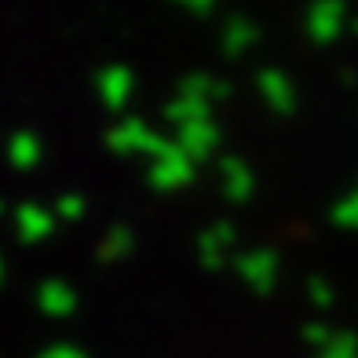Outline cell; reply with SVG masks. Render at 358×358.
Here are the masks:
<instances>
[{"label": "cell", "instance_id": "13", "mask_svg": "<svg viewBox=\"0 0 358 358\" xmlns=\"http://www.w3.org/2000/svg\"><path fill=\"white\" fill-rule=\"evenodd\" d=\"M44 358H85V355H77L73 348H52V351H48Z\"/></svg>", "mask_w": 358, "mask_h": 358}, {"label": "cell", "instance_id": "7", "mask_svg": "<svg viewBox=\"0 0 358 358\" xmlns=\"http://www.w3.org/2000/svg\"><path fill=\"white\" fill-rule=\"evenodd\" d=\"M223 179H227V194H231L234 201H241V198H249L252 194V176H249V169L241 165V161H227L223 165Z\"/></svg>", "mask_w": 358, "mask_h": 358}, {"label": "cell", "instance_id": "5", "mask_svg": "<svg viewBox=\"0 0 358 358\" xmlns=\"http://www.w3.org/2000/svg\"><path fill=\"white\" fill-rule=\"evenodd\" d=\"M274 271H278V264H274L271 252H256V256H249L245 264H241V274H245L256 289H271Z\"/></svg>", "mask_w": 358, "mask_h": 358}, {"label": "cell", "instance_id": "10", "mask_svg": "<svg viewBox=\"0 0 358 358\" xmlns=\"http://www.w3.org/2000/svg\"><path fill=\"white\" fill-rule=\"evenodd\" d=\"M252 37H256V29H252L249 22H234L231 34H227V48H231V52H238V48H245Z\"/></svg>", "mask_w": 358, "mask_h": 358}, {"label": "cell", "instance_id": "12", "mask_svg": "<svg viewBox=\"0 0 358 358\" xmlns=\"http://www.w3.org/2000/svg\"><path fill=\"white\" fill-rule=\"evenodd\" d=\"M59 213L62 216H80V213H85V201H80V198H62V208H59Z\"/></svg>", "mask_w": 358, "mask_h": 358}, {"label": "cell", "instance_id": "2", "mask_svg": "<svg viewBox=\"0 0 358 358\" xmlns=\"http://www.w3.org/2000/svg\"><path fill=\"white\" fill-rule=\"evenodd\" d=\"M216 146V128L208 124V117L205 121H190V124H183V154L190 157V154H208Z\"/></svg>", "mask_w": 358, "mask_h": 358}, {"label": "cell", "instance_id": "9", "mask_svg": "<svg viewBox=\"0 0 358 358\" xmlns=\"http://www.w3.org/2000/svg\"><path fill=\"white\" fill-rule=\"evenodd\" d=\"M259 85H264V95L271 99V106L274 110H282V106H289V80L282 77V73H264V80H259Z\"/></svg>", "mask_w": 358, "mask_h": 358}, {"label": "cell", "instance_id": "6", "mask_svg": "<svg viewBox=\"0 0 358 358\" xmlns=\"http://www.w3.org/2000/svg\"><path fill=\"white\" fill-rule=\"evenodd\" d=\"M73 303H77V296H73L66 285H59V282H52V285L41 289V307H44L48 315H70Z\"/></svg>", "mask_w": 358, "mask_h": 358}, {"label": "cell", "instance_id": "11", "mask_svg": "<svg viewBox=\"0 0 358 358\" xmlns=\"http://www.w3.org/2000/svg\"><path fill=\"white\" fill-rule=\"evenodd\" d=\"M128 249V234L124 231H117V234H113L110 241H106V245H103V256H121Z\"/></svg>", "mask_w": 358, "mask_h": 358}, {"label": "cell", "instance_id": "4", "mask_svg": "<svg viewBox=\"0 0 358 358\" xmlns=\"http://www.w3.org/2000/svg\"><path fill=\"white\" fill-rule=\"evenodd\" d=\"M19 231H22V238H29V241L48 238V234H52V216H48V208H41V205H22V208H19Z\"/></svg>", "mask_w": 358, "mask_h": 358}, {"label": "cell", "instance_id": "1", "mask_svg": "<svg viewBox=\"0 0 358 358\" xmlns=\"http://www.w3.org/2000/svg\"><path fill=\"white\" fill-rule=\"evenodd\" d=\"M190 179V157L183 154V146H165V154L154 165V183L157 187H179Z\"/></svg>", "mask_w": 358, "mask_h": 358}, {"label": "cell", "instance_id": "3", "mask_svg": "<svg viewBox=\"0 0 358 358\" xmlns=\"http://www.w3.org/2000/svg\"><path fill=\"white\" fill-rule=\"evenodd\" d=\"M99 92L110 106H121L128 99V92H132V73L124 66H110L103 77H99Z\"/></svg>", "mask_w": 358, "mask_h": 358}, {"label": "cell", "instance_id": "8", "mask_svg": "<svg viewBox=\"0 0 358 358\" xmlns=\"http://www.w3.org/2000/svg\"><path fill=\"white\" fill-rule=\"evenodd\" d=\"M37 157H41V143L34 136H15L11 139V161L19 169H29V165H37Z\"/></svg>", "mask_w": 358, "mask_h": 358}]
</instances>
